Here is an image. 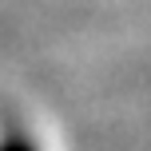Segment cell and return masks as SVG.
I'll return each instance as SVG.
<instances>
[{"label": "cell", "mask_w": 151, "mask_h": 151, "mask_svg": "<svg viewBox=\"0 0 151 151\" xmlns=\"http://www.w3.org/2000/svg\"><path fill=\"white\" fill-rule=\"evenodd\" d=\"M0 151H32V147H28V139H4Z\"/></svg>", "instance_id": "obj_1"}]
</instances>
